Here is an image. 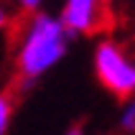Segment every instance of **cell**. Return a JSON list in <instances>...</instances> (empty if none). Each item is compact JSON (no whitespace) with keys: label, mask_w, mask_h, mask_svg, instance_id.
<instances>
[{"label":"cell","mask_w":135,"mask_h":135,"mask_svg":"<svg viewBox=\"0 0 135 135\" xmlns=\"http://www.w3.org/2000/svg\"><path fill=\"white\" fill-rule=\"evenodd\" d=\"M10 21H13V10H10L8 3L0 0V31H5L8 26H10Z\"/></svg>","instance_id":"obj_6"},{"label":"cell","mask_w":135,"mask_h":135,"mask_svg":"<svg viewBox=\"0 0 135 135\" xmlns=\"http://www.w3.org/2000/svg\"><path fill=\"white\" fill-rule=\"evenodd\" d=\"M10 120H13V97L8 92H0V135H8Z\"/></svg>","instance_id":"obj_4"},{"label":"cell","mask_w":135,"mask_h":135,"mask_svg":"<svg viewBox=\"0 0 135 135\" xmlns=\"http://www.w3.org/2000/svg\"><path fill=\"white\" fill-rule=\"evenodd\" d=\"M71 33L61 23L59 15L33 10L28 21L21 28L18 44H15V69L26 84H33L54 66H59L66 56Z\"/></svg>","instance_id":"obj_1"},{"label":"cell","mask_w":135,"mask_h":135,"mask_svg":"<svg viewBox=\"0 0 135 135\" xmlns=\"http://www.w3.org/2000/svg\"><path fill=\"white\" fill-rule=\"evenodd\" d=\"M117 125H120V130H125V133H135V97H128V102L122 105Z\"/></svg>","instance_id":"obj_5"},{"label":"cell","mask_w":135,"mask_h":135,"mask_svg":"<svg viewBox=\"0 0 135 135\" xmlns=\"http://www.w3.org/2000/svg\"><path fill=\"white\" fill-rule=\"evenodd\" d=\"M64 135H84V133H82V128H69Z\"/></svg>","instance_id":"obj_8"},{"label":"cell","mask_w":135,"mask_h":135,"mask_svg":"<svg viewBox=\"0 0 135 135\" xmlns=\"http://www.w3.org/2000/svg\"><path fill=\"white\" fill-rule=\"evenodd\" d=\"M13 3L21 8L23 13H33V10H41V5H44V0H13Z\"/></svg>","instance_id":"obj_7"},{"label":"cell","mask_w":135,"mask_h":135,"mask_svg":"<svg viewBox=\"0 0 135 135\" xmlns=\"http://www.w3.org/2000/svg\"><path fill=\"white\" fill-rule=\"evenodd\" d=\"M102 10H105V0H64L59 18L71 36H87L99 28L105 18Z\"/></svg>","instance_id":"obj_3"},{"label":"cell","mask_w":135,"mask_h":135,"mask_svg":"<svg viewBox=\"0 0 135 135\" xmlns=\"http://www.w3.org/2000/svg\"><path fill=\"white\" fill-rule=\"evenodd\" d=\"M94 74L102 82L107 92L115 97H133L135 94V61L128 56V51L112 38H105L94 46Z\"/></svg>","instance_id":"obj_2"}]
</instances>
